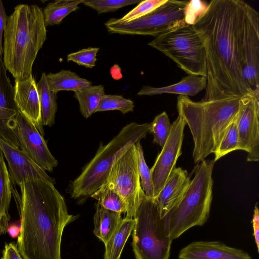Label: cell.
Wrapping results in <instances>:
<instances>
[{
	"label": "cell",
	"instance_id": "6da1fadb",
	"mask_svg": "<svg viewBox=\"0 0 259 259\" xmlns=\"http://www.w3.org/2000/svg\"><path fill=\"white\" fill-rule=\"evenodd\" d=\"M245 4L241 0L211 1L192 25L206 55L207 84L202 101L242 97L252 93L242 73Z\"/></svg>",
	"mask_w": 259,
	"mask_h": 259
},
{
	"label": "cell",
	"instance_id": "7a4b0ae2",
	"mask_svg": "<svg viewBox=\"0 0 259 259\" xmlns=\"http://www.w3.org/2000/svg\"><path fill=\"white\" fill-rule=\"evenodd\" d=\"M19 187L21 196L12 191L21 218L17 247L22 259H62L64 229L77 216L68 213L64 197L52 184L33 181Z\"/></svg>",
	"mask_w": 259,
	"mask_h": 259
},
{
	"label": "cell",
	"instance_id": "3957f363",
	"mask_svg": "<svg viewBox=\"0 0 259 259\" xmlns=\"http://www.w3.org/2000/svg\"><path fill=\"white\" fill-rule=\"evenodd\" d=\"M46 39L42 9L36 5L15 7L8 17L3 45L4 63L15 79L32 74L34 62Z\"/></svg>",
	"mask_w": 259,
	"mask_h": 259
},
{
	"label": "cell",
	"instance_id": "277c9868",
	"mask_svg": "<svg viewBox=\"0 0 259 259\" xmlns=\"http://www.w3.org/2000/svg\"><path fill=\"white\" fill-rule=\"evenodd\" d=\"M241 98L195 102L186 96L178 97L179 115L184 119L192 136L195 163L215 152L227 128L238 113Z\"/></svg>",
	"mask_w": 259,
	"mask_h": 259
},
{
	"label": "cell",
	"instance_id": "5b68a950",
	"mask_svg": "<svg viewBox=\"0 0 259 259\" xmlns=\"http://www.w3.org/2000/svg\"><path fill=\"white\" fill-rule=\"evenodd\" d=\"M150 123L131 122L124 126L107 144L101 143L95 156L72 182L71 197L83 200L90 197L106 181L114 163L149 132Z\"/></svg>",
	"mask_w": 259,
	"mask_h": 259
},
{
	"label": "cell",
	"instance_id": "8992f818",
	"mask_svg": "<svg viewBox=\"0 0 259 259\" xmlns=\"http://www.w3.org/2000/svg\"><path fill=\"white\" fill-rule=\"evenodd\" d=\"M214 159L198 164L194 178L180 202L166 215L171 239L179 237L189 229L201 226L207 221L212 199Z\"/></svg>",
	"mask_w": 259,
	"mask_h": 259
},
{
	"label": "cell",
	"instance_id": "52a82bcc",
	"mask_svg": "<svg viewBox=\"0 0 259 259\" xmlns=\"http://www.w3.org/2000/svg\"><path fill=\"white\" fill-rule=\"evenodd\" d=\"M132 247L136 259H169L172 240L154 198L145 196L133 218Z\"/></svg>",
	"mask_w": 259,
	"mask_h": 259
},
{
	"label": "cell",
	"instance_id": "ba28073f",
	"mask_svg": "<svg viewBox=\"0 0 259 259\" xmlns=\"http://www.w3.org/2000/svg\"><path fill=\"white\" fill-rule=\"evenodd\" d=\"M148 45L170 58L188 75L207 77L205 49L192 25L185 24L160 34Z\"/></svg>",
	"mask_w": 259,
	"mask_h": 259
},
{
	"label": "cell",
	"instance_id": "9c48e42d",
	"mask_svg": "<svg viewBox=\"0 0 259 259\" xmlns=\"http://www.w3.org/2000/svg\"><path fill=\"white\" fill-rule=\"evenodd\" d=\"M187 1L167 0L149 14L130 22L111 18L105 25L109 32L156 36L185 23Z\"/></svg>",
	"mask_w": 259,
	"mask_h": 259
},
{
	"label": "cell",
	"instance_id": "30bf717a",
	"mask_svg": "<svg viewBox=\"0 0 259 259\" xmlns=\"http://www.w3.org/2000/svg\"><path fill=\"white\" fill-rule=\"evenodd\" d=\"M135 145L114 163L106 181L112 185L125 202L127 218H134L138 207L146 196L141 185Z\"/></svg>",
	"mask_w": 259,
	"mask_h": 259
},
{
	"label": "cell",
	"instance_id": "8fae6325",
	"mask_svg": "<svg viewBox=\"0 0 259 259\" xmlns=\"http://www.w3.org/2000/svg\"><path fill=\"white\" fill-rule=\"evenodd\" d=\"M243 70L250 92L259 91V13L246 3L243 26Z\"/></svg>",
	"mask_w": 259,
	"mask_h": 259
},
{
	"label": "cell",
	"instance_id": "7c38bea8",
	"mask_svg": "<svg viewBox=\"0 0 259 259\" xmlns=\"http://www.w3.org/2000/svg\"><path fill=\"white\" fill-rule=\"evenodd\" d=\"M259 91L242 97L236 117L238 150L248 153L247 161H257L259 157Z\"/></svg>",
	"mask_w": 259,
	"mask_h": 259
},
{
	"label": "cell",
	"instance_id": "4fadbf2b",
	"mask_svg": "<svg viewBox=\"0 0 259 259\" xmlns=\"http://www.w3.org/2000/svg\"><path fill=\"white\" fill-rule=\"evenodd\" d=\"M186 123L180 115L171 124L168 138L158 155L150 172L154 188V198L163 188L170 175L176 168L177 161L182 154L184 131Z\"/></svg>",
	"mask_w": 259,
	"mask_h": 259
},
{
	"label": "cell",
	"instance_id": "5bb4252c",
	"mask_svg": "<svg viewBox=\"0 0 259 259\" xmlns=\"http://www.w3.org/2000/svg\"><path fill=\"white\" fill-rule=\"evenodd\" d=\"M15 118L19 149L24 152L39 167L52 172L58 164L47 146L44 137L35 126L16 109Z\"/></svg>",
	"mask_w": 259,
	"mask_h": 259
},
{
	"label": "cell",
	"instance_id": "9a60e30c",
	"mask_svg": "<svg viewBox=\"0 0 259 259\" xmlns=\"http://www.w3.org/2000/svg\"><path fill=\"white\" fill-rule=\"evenodd\" d=\"M0 149L8 164L12 184L19 187L24 183L40 181L54 185L55 180L50 177L24 152L6 143L0 137Z\"/></svg>",
	"mask_w": 259,
	"mask_h": 259
},
{
	"label": "cell",
	"instance_id": "2e32d148",
	"mask_svg": "<svg viewBox=\"0 0 259 259\" xmlns=\"http://www.w3.org/2000/svg\"><path fill=\"white\" fill-rule=\"evenodd\" d=\"M13 87L14 102L16 109L44 137L39 95L32 74L23 79H15Z\"/></svg>",
	"mask_w": 259,
	"mask_h": 259
},
{
	"label": "cell",
	"instance_id": "e0dca14e",
	"mask_svg": "<svg viewBox=\"0 0 259 259\" xmlns=\"http://www.w3.org/2000/svg\"><path fill=\"white\" fill-rule=\"evenodd\" d=\"M179 259H252L243 250L219 241H194L183 248Z\"/></svg>",
	"mask_w": 259,
	"mask_h": 259
},
{
	"label": "cell",
	"instance_id": "ac0fdd59",
	"mask_svg": "<svg viewBox=\"0 0 259 259\" xmlns=\"http://www.w3.org/2000/svg\"><path fill=\"white\" fill-rule=\"evenodd\" d=\"M191 182L188 172L176 167L158 195L154 198L161 218L165 217L181 200Z\"/></svg>",
	"mask_w": 259,
	"mask_h": 259
},
{
	"label": "cell",
	"instance_id": "d6986e66",
	"mask_svg": "<svg viewBox=\"0 0 259 259\" xmlns=\"http://www.w3.org/2000/svg\"><path fill=\"white\" fill-rule=\"evenodd\" d=\"M206 84V77L188 75L179 82L166 87L155 88L149 85L143 86L137 93V95L152 96L170 94H179L188 97L194 96L205 89Z\"/></svg>",
	"mask_w": 259,
	"mask_h": 259
},
{
	"label": "cell",
	"instance_id": "ffe728a7",
	"mask_svg": "<svg viewBox=\"0 0 259 259\" xmlns=\"http://www.w3.org/2000/svg\"><path fill=\"white\" fill-rule=\"evenodd\" d=\"M93 232L104 244L118 228L122 219L121 213L107 209L98 202L95 204Z\"/></svg>",
	"mask_w": 259,
	"mask_h": 259
},
{
	"label": "cell",
	"instance_id": "44dd1931",
	"mask_svg": "<svg viewBox=\"0 0 259 259\" xmlns=\"http://www.w3.org/2000/svg\"><path fill=\"white\" fill-rule=\"evenodd\" d=\"M12 196V184L8 169L0 149V235L7 231L10 215L9 210Z\"/></svg>",
	"mask_w": 259,
	"mask_h": 259
},
{
	"label": "cell",
	"instance_id": "7402d4cb",
	"mask_svg": "<svg viewBox=\"0 0 259 259\" xmlns=\"http://www.w3.org/2000/svg\"><path fill=\"white\" fill-rule=\"evenodd\" d=\"M47 79L50 91L55 94L61 91L75 92L92 84L89 80L67 70H62L56 73L50 72L47 74Z\"/></svg>",
	"mask_w": 259,
	"mask_h": 259
},
{
	"label": "cell",
	"instance_id": "603a6c76",
	"mask_svg": "<svg viewBox=\"0 0 259 259\" xmlns=\"http://www.w3.org/2000/svg\"><path fill=\"white\" fill-rule=\"evenodd\" d=\"M36 85L40 104L42 124L51 127L55 123L57 109V94L50 91L45 72L42 73Z\"/></svg>",
	"mask_w": 259,
	"mask_h": 259
},
{
	"label": "cell",
	"instance_id": "cb8c5ba5",
	"mask_svg": "<svg viewBox=\"0 0 259 259\" xmlns=\"http://www.w3.org/2000/svg\"><path fill=\"white\" fill-rule=\"evenodd\" d=\"M135 221L134 218L122 219L118 228L105 244L104 259H120L124 245L130 236Z\"/></svg>",
	"mask_w": 259,
	"mask_h": 259
},
{
	"label": "cell",
	"instance_id": "d4e9b609",
	"mask_svg": "<svg viewBox=\"0 0 259 259\" xmlns=\"http://www.w3.org/2000/svg\"><path fill=\"white\" fill-rule=\"evenodd\" d=\"M7 69L0 55V119L14 117L16 109L14 102V87L7 74Z\"/></svg>",
	"mask_w": 259,
	"mask_h": 259
},
{
	"label": "cell",
	"instance_id": "484cf974",
	"mask_svg": "<svg viewBox=\"0 0 259 259\" xmlns=\"http://www.w3.org/2000/svg\"><path fill=\"white\" fill-rule=\"evenodd\" d=\"M82 0H58L49 3L42 11L45 26L59 24L70 13L79 9Z\"/></svg>",
	"mask_w": 259,
	"mask_h": 259
},
{
	"label": "cell",
	"instance_id": "4316f807",
	"mask_svg": "<svg viewBox=\"0 0 259 259\" xmlns=\"http://www.w3.org/2000/svg\"><path fill=\"white\" fill-rule=\"evenodd\" d=\"M104 95V88L100 84L91 85L76 91L73 96L78 102L81 114L84 118H88L94 113Z\"/></svg>",
	"mask_w": 259,
	"mask_h": 259
},
{
	"label": "cell",
	"instance_id": "83f0119b",
	"mask_svg": "<svg viewBox=\"0 0 259 259\" xmlns=\"http://www.w3.org/2000/svg\"><path fill=\"white\" fill-rule=\"evenodd\" d=\"M90 197L96 199L103 207L120 213L127 210L125 202L112 185L105 182Z\"/></svg>",
	"mask_w": 259,
	"mask_h": 259
},
{
	"label": "cell",
	"instance_id": "f1b7e54d",
	"mask_svg": "<svg viewBox=\"0 0 259 259\" xmlns=\"http://www.w3.org/2000/svg\"><path fill=\"white\" fill-rule=\"evenodd\" d=\"M135 105L130 99L121 95H104L101 99L94 113L98 112L118 110L124 114L133 112Z\"/></svg>",
	"mask_w": 259,
	"mask_h": 259
},
{
	"label": "cell",
	"instance_id": "f546056e",
	"mask_svg": "<svg viewBox=\"0 0 259 259\" xmlns=\"http://www.w3.org/2000/svg\"><path fill=\"white\" fill-rule=\"evenodd\" d=\"M236 117L227 128L215 152L214 153L215 156L214 160L215 162L226 154L238 150L239 138Z\"/></svg>",
	"mask_w": 259,
	"mask_h": 259
},
{
	"label": "cell",
	"instance_id": "4dcf8cb0",
	"mask_svg": "<svg viewBox=\"0 0 259 259\" xmlns=\"http://www.w3.org/2000/svg\"><path fill=\"white\" fill-rule=\"evenodd\" d=\"M171 124L167 113L163 112L155 117L150 123L149 132L153 136V142L162 148L164 145L170 134Z\"/></svg>",
	"mask_w": 259,
	"mask_h": 259
},
{
	"label": "cell",
	"instance_id": "1f68e13d",
	"mask_svg": "<svg viewBox=\"0 0 259 259\" xmlns=\"http://www.w3.org/2000/svg\"><path fill=\"white\" fill-rule=\"evenodd\" d=\"M135 145L138 153V168L141 187L146 197L154 198V188L151 174L146 163L140 142Z\"/></svg>",
	"mask_w": 259,
	"mask_h": 259
},
{
	"label": "cell",
	"instance_id": "d6a6232c",
	"mask_svg": "<svg viewBox=\"0 0 259 259\" xmlns=\"http://www.w3.org/2000/svg\"><path fill=\"white\" fill-rule=\"evenodd\" d=\"M141 0H82V4L96 10L98 14L114 12L122 7L138 4Z\"/></svg>",
	"mask_w": 259,
	"mask_h": 259
},
{
	"label": "cell",
	"instance_id": "836d02e7",
	"mask_svg": "<svg viewBox=\"0 0 259 259\" xmlns=\"http://www.w3.org/2000/svg\"><path fill=\"white\" fill-rule=\"evenodd\" d=\"M167 0H145L142 1L138 5L119 20L122 22H130L141 18L161 5Z\"/></svg>",
	"mask_w": 259,
	"mask_h": 259
},
{
	"label": "cell",
	"instance_id": "e575fe53",
	"mask_svg": "<svg viewBox=\"0 0 259 259\" xmlns=\"http://www.w3.org/2000/svg\"><path fill=\"white\" fill-rule=\"evenodd\" d=\"M99 50V48L90 47L83 49L67 55V60L87 68H93L96 66V56Z\"/></svg>",
	"mask_w": 259,
	"mask_h": 259
},
{
	"label": "cell",
	"instance_id": "d590c367",
	"mask_svg": "<svg viewBox=\"0 0 259 259\" xmlns=\"http://www.w3.org/2000/svg\"><path fill=\"white\" fill-rule=\"evenodd\" d=\"M0 137L10 145L19 148L17 121L14 117L0 119Z\"/></svg>",
	"mask_w": 259,
	"mask_h": 259
},
{
	"label": "cell",
	"instance_id": "8d00e7d4",
	"mask_svg": "<svg viewBox=\"0 0 259 259\" xmlns=\"http://www.w3.org/2000/svg\"><path fill=\"white\" fill-rule=\"evenodd\" d=\"M207 6L208 4L204 1H188L185 12V24L193 25L199 17L205 11Z\"/></svg>",
	"mask_w": 259,
	"mask_h": 259
},
{
	"label": "cell",
	"instance_id": "74e56055",
	"mask_svg": "<svg viewBox=\"0 0 259 259\" xmlns=\"http://www.w3.org/2000/svg\"><path fill=\"white\" fill-rule=\"evenodd\" d=\"M1 259H22L17 247L12 243L6 244Z\"/></svg>",
	"mask_w": 259,
	"mask_h": 259
},
{
	"label": "cell",
	"instance_id": "f35d334b",
	"mask_svg": "<svg viewBox=\"0 0 259 259\" xmlns=\"http://www.w3.org/2000/svg\"><path fill=\"white\" fill-rule=\"evenodd\" d=\"M8 17L3 2L0 0V55L3 57V36L7 24Z\"/></svg>",
	"mask_w": 259,
	"mask_h": 259
},
{
	"label": "cell",
	"instance_id": "ab89813d",
	"mask_svg": "<svg viewBox=\"0 0 259 259\" xmlns=\"http://www.w3.org/2000/svg\"><path fill=\"white\" fill-rule=\"evenodd\" d=\"M252 225L253 229V235L256 245L257 251H259V213L257 205H255L254 209V213L252 219Z\"/></svg>",
	"mask_w": 259,
	"mask_h": 259
},
{
	"label": "cell",
	"instance_id": "60d3db41",
	"mask_svg": "<svg viewBox=\"0 0 259 259\" xmlns=\"http://www.w3.org/2000/svg\"><path fill=\"white\" fill-rule=\"evenodd\" d=\"M21 231V225L18 224L9 225L7 232L9 235L13 238L18 237Z\"/></svg>",
	"mask_w": 259,
	"mask_h": 259
}]
</instances>
